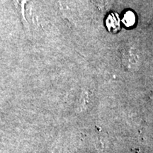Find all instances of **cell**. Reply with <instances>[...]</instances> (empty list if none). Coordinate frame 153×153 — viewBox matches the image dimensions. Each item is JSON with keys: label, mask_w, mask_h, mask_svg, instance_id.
I'll list each match as a JSON object with an SVG mask.
<instances>
[{"label": "cell", "mask_w": 153, "mask_h": 153, "mask_svg": "<svg viewBox=\"0 0 153 153\" xmlns=\"http://www.w3.org/2000/svg\"><path fill=\"white\" fill-rule=\"evenodd\" d=\"M13 1H14L17 9H19V11H20L21 14H22V16L24 19V22H26V19H25V17H24V4L26 2V0H13Z\"/></svg>", "instance_id": "2"}, {"label": "cell", "mask_w": 153, "mask_h": 153, "mask_svg": "<svg viewBox=\"0 0 153 153\" xmlns=\"http://www.w3.org/2000/svg\"><path fill=\"white\" fill-rule=\"evenodd\" d=\"M123 22L124 24L127 26H131V25H133L134 22H135V16H134L133 13H131V11H128L127 12V14H126L125 16H124Z\"/></svg>", "instance_id": "1"}]
</instances>
